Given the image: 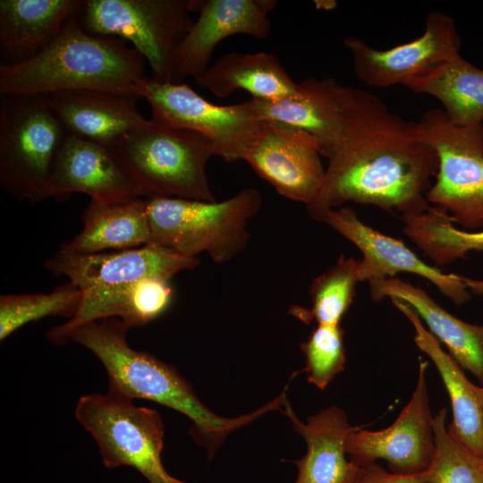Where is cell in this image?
<instances>
[{
	"mask_svg": "<svg viewBox=\"0 0 483 483\" xmlns=\"http://www.w3.org/2000/svg\"><path fill=\"white\" fill-rule=\"evenodd\" d=\"M326 158L322 185L306 206L317 221L350 201L401 216L430 207L426 194L438 167L435 150L417 122L404 120L364 89L352 87L341 137Z\"/></svg>",
	"mask_w": 483,
	"mask_h": 483,
	"instance_id": "6da1fadb",
	"label": "cell"
},
{
	"mask_svg": "<svg viewBox=\"0 0 483 483\" xmlns=\"http://www.w3.org/2000/svg\"><path fill=\"white\" fill-rule=\"evenodd\" d=\"M121 319L102 318L84 323L64 338L90 351L106 370L108 390L131 399L156 402L187 416L192 425L190 434L213 458L227 436L269 411L281 409L277 396L255 411L225 418L211 411L196 395L176 369L152 354L131 348L126 339L129 330Z\"/></svg>",
	"mask_w": 483,
	"mask_h": 483,
	"instance_id": "7a4b0ae2",
	"label": "cell"
},
{
	"mask_svg": "<svg viewBox=\"0 0 483 483\" xmlns=\"http://www.w3.org/2000/svg\"><path fill=\"white\" fill-rule=\"evenodd\" d=\"M145 65V59L124 40L88 32L76 15L32 58L0 64V95L43 96L90 89L137 96Z\"/></svg>",
	"mask_w": 483,
	"mask_h": 483,
	"instance_id": "3957f363",
	"label": "cell"
},
{
	"mask_svg": "<svg viewBox=\"0 0 483 483\" xmlns=\"http://www.w3.org/2000/svg\"><path fill=\"white\" fill-rule=\"evenodd\" d=\"M150 243L182 256L207 251L216 263H225L247 245L249 221L262 207L255 188H245L223 201L168 197L146 199Z\"/></svg>",
	"mask_w": 483,
	"mask_h": 483,
	"instance_id": "277c9868",
	"label": "cell"
},
{
	"mask_svg": "<svg viewBox=\"0 0 483 483\" xmlns=\"http://www.w3.org/2000/svg\"><path fill=\"white\" fill-rule=\"evenodd\" d=\"M114 148L146 199L216 201L206 168L216 151L202 134L146 118L120 138Z\"/></svg>",
	"mask_w": 483,
	"mask_h": 483,
	"instance_id": "5b68a950",
	"label": "cell"
},
{
	"mask_svg": "<svg viewBox=\"0 0 483 483\" xmlns=\"http://www.w3.org/2000/svg\"><path fill=\"white\" fill-rule=\"evenodd\" d=\"M67 133L43 96H1L0 185L13 198L38 202Z\"/></svg>",
	"mask_w": 483,
	"mask_h": 483,
	"instance_id": "8992f818",
	"label": "cell"
},
{
	"mask_svg": "<svg viewBox=\"0 0 483 483\" xmlns=\"http://www.w3.org/2000/svg\"><path fill=\"white\" fill-rule=\"evenodd\" d=\"M191 0H84L78 20L88 32L131 42L150 78L179 83L175 55L194 21Z\"/></svg>",
	"mask_w": 483,
	"mask_h": 483,
	"instance_id": "52a82bcc",
	"label": "cell"
},
{
	"mask_svg": "<svg viewBox=\"0 0 483 483\" xmlns=\"http://www.w3.org/2000/svg\"><path fill=\"white\" fill-rule=\"evenodd\" d=\"M75 417L96 441L106 468L132 467L149 483H187L163 465L164 424L156 410L108 390L80 397Z\"/></svg>",
	"mask_w": 483,
	"mask_h": 483,
	"instance_id": "ba28073f",
	"label": "cell"
},
{
	"mask_svg": "<svg viewBox=\"0 0 483 483\" xmlns=\"http://www.w3.org/2000/svg\"><path fill=\"white\" fill-rule=\"evenodd\" d=\"M417 125L438 159L428 202L466 231L483 227V123L455 124L443 109L432 108Z\"/></svg>",
	"mask_w": 483,
	"mask_h": 483,
	"instance_id": "9c48e42d",
	"label": "cell"
},
{
	"mask_svg": "<svg viewBox=\"0 0 483 483\" xmlns=\"http://www.w3.org/2000/svg\"><path fill=\"white\" fill-rule=\"evenodd\" d=\"M135 93L148 101L152 121L202 134L213 143L216 156L229 163L243 160L264 120L250 99L215 105L183 82H159L145 76Z\"/></svg>",
	"mask_w": 483,
	"mask_h": 483,
	"instance_id": "30bf717a",
	"label": "cell"
},
{
	"mask_svg": "<svg viewBox=\"0 0 483 483\" xmlns=\"http://www.w3.org/2000/svg\"><path fill=\"white\" fill-rule=\"evenodd\" d=\"M426 371L427 362L420 360L413 393L389 427L380 430L358 427L348 436L345 451L352 462L364 466L385 460L390 471L399 474L428 470L435 437Z\"/></svg>",
	"mask_w": 483,
	"mask_h": 483,
	"instance_id": "8fae6325",
	"label": "cell"
},
{
	"mask_svg": "<svg viewBox=\"0 0 483 483\" xmlns=\"http://www.w3.org/2000/svg\"><path fill=\"white\" fill-rule=\"evenodd\" d=\"M320 145L301 128L264 119L243 160L283 197L311 203L324 181Z\"/></svg>",
	"mask_w": 483,
	"mask_h": 483,
	"instance_id": "7c38bea8",
	"label": "cell"
},
{
	"mask_svg": "<svg viewBox=\"0 0 483 483\" xmlns=\"http://www.w3.org/2000/svg\"><path fill=\"white\" fill-rule=\"evenodd\" d=\"M343 46L352 58L355 75L370 87L405 85L430 68L460 55L462 38L453 19L441 12L428 13L424 33L386 50L373 48L349 36Z\"/></svg>",
	"mask_w": 483,
	"mask_h": 483,
	"instance_id": "4fadbf2b",
	"label": "cell"
},
{
	"mask_svg": "<svg viewBox=\"0 0 483 483\" xmlns=\"http://www.w3.org/2000/svg\"><path fill=\"white\" fill-rule=\"evenodd\" d=\"M361 252L358 260L360 282L394 278L399 273H411L433 284L438 291L460 306L471 293L462 275L448 274L420 259L401 240L388 236L363 223L349 207L330 210L323 218Z\"/></svg>",
	"mask_w": 483,
	"mask_h": 483,
	"instance_id": "5bb4252c",
	"label": "cell"
},
{
	"mask_svg": "<svg viewBox=\"0 0 483 483\" xmlns=\"http://www.w3.org/2000/svg\"><path fill=\"white\" fill-rule=\"evenodd\" d=\"M198 257L182 256L172 250L147 244L135 249L97 253H72L58 250L45 267L55 275H65L81 291L124 285L143 278L170 281L182 270H191Z\"/></svg>",
	"mask_w": 483,
	"mask_h": 483,
	"instance_id": "9a60e30c",
	"label": "cell"
},
{
	"mask_svg": "<svg viewBox=\"0 0 483 483\" xmlns=\"http://www.w3.org/2000/svg\"><path fill=\"white\" fill-rule=\"evenodd\" d=\"M75 192L104 202L144 197L114 146L67 134L53 166L48 199L62 201Z\"/></svg>",
	"mask_w": 483,
	"mask_h": 483,
	"instance_id": "2e32d148",
	"label": "cell"
},
{
	"mask_svg": "<svg viewBox=\"0 0 483 483\" xmlns=\"http://www.w3.org/2000/svg\"><path fill=\"white\" fill-rule=\"evenodd\" d=\"M275 6V0H191V12L199 13V17L176 51L179 82L203 73L215 48L226 38L243 34L267 38L272 29L269 13Z\"/></svg>",
	"mask_w": 483,
	"mask_h": 483,
	"instance_id": "e0dca14e",
	"label": "cell"
},
{
	"mask_svg": "<svg viewBox=\"0 0 483 483\" xmlns=\"http://www.w3.org/2000/svg\"><path fill=\"white\" fill-rule=\"evenodd\" d=\"M43 97L67 134L110 146L146 119L135 95L82 89Z\"/></svg>",
	"mask_w": 483,
	"mask_h": 483,
	"instance_id": "ac0fdd59",
	"label": "cell"
},
{
	"mask_svg": "<svg viewBox=\"0 0 483 483\" xmlns=\"http://www.w3.org/2000/svg\"><path fill=\"white\" fill-rule=\"evenodd\" d=\"M352 87L332 78H308L298 82L295 95L278 99L250 98L262 119L287 123L311 133L327 157L338 142Z\"/></svg>",
	"mask_w": 483,
	"mask_h": 483,
	"instance_id": "d6986e66",
	"label": "cell"
},
{
	"mask_svg": "<svg viewBox=\"0 0 483 483\" xmlns=\"http://www.w3.org/2000/svg\"><path fill=\"white\" fill-rule=\"evenodd\" d=\"M282 408L307 444L306 454L294 462L298 469L294 483H352L360 466L347 458L345 442L358 427L349 424L344 411L330 406L303 422L287 398Z\"/></svg>",
	"mask_w": 483,
	"mask_h": 483,
	"instance_id": "ffe728a7",
	"label": "cell"
},
{
	"mask_svg": "<svg viewBox=\"0 0 483 483\" xmlns=\"http://www.w3.org/2000/svg\"><path fill=\"white\" fill-rule=\"evenodd\" d=\"M390 300L411 324L415 344L429 357L444 382L453 413L452 422L447 425L449 434L483 457V386L473 384L466 377L462 367L443 349L409 304L395 298Z\"/></svg>",
	"mask_w": 483,
	"mask_h": 483,
	"instance_id": "44dd1931",
	"label": "cell"
},
{
	"mask_svg": "<svg viewBox=\"0 0 483 483\" xmlns=\"http://www.w3.org/2000/svg\"><path fill=\"white\" fill-rule=\"evenodd\" d=\"M82 293L77 313L47 333L54 344L63 345L72 330L93 320L115 318L129 328L145 326L167 309L173 297L169 281L157 277L143 278L117 287L89 289Z\"/></svg>",
	"mask_w": 483,
	"mask_h": 483,
	"instance_id": "7402d4cb",
	"label": "cell"
},
{
	"mask_svg": "<svg viewBox=\"0 0 483 483\" xmlns=\"http://www.w3.org/2000/svg\"><path fill=\"white\" fill-rule=\"evenodd\" d=\"M369 284L373 300L395 298L409 304L462 369L483 385V325L470 324L456 318L423 289L400 278Z\"/></svg>",
	"mask_w": 483,
	"mask_h": 483,
	"instance_id": "603a6c76",
	"label": "cell"
},
{
	"mask_svg": "<svg viewBox=\"0 0 483 483\" xmlns=\"http://www.w3.org/2000/svg\"><path fill=\"white\" fill-rule=\"evenodd\" d=\"M81 4L80 0H1L0 64H20L40 53Z\"/></svg>",
	"mask_w": 483,
	"mask_h": 483,
	"instance_id": "cb8c5ba5",
	"label": "cell"
},
{
	"mask_svg": "<svg viewBox=\"0 0 483 483\" xmlns=\"http://www.w3.org/2000/svg\"><path fill=\"white\" fill-rule=\"evenodd\" d=\"M194 80L219 97H227L242 89L249 92L251 98L278 100L298 91V82L292 79L279 58L267 52L225 54Z\"/></svg>",
	"mask_w": 483,
	"mask_h": 483,
	"instance_id": "d4e9b609",
	"label": "cell"
},
{
	"mask_svg": "<svg viewBox=\"0 0 483 483\" xmlns=\"http://www.w3.org/2000/svg\"><path fill=\"white\" fill-rule=\"evenodd\" d=\"M81 231L59 250L72 253L123 250L150 243L146 199L123 202L91 199L84 210Z\"/></svg>",
	"mask_w": 483,
	"mask_h": 483,
	"instance_id": "484cf974",
	"label": "cell"
},
{
	"mask_svg": "<svg viewBox=\"0 0 483 483\" xmlns=\"http://www.w3.org/2000/svg\"><path fill=\"white\" fill-rule=\"evenodd\" d=\"M404 86L438 99L455 124L483 123V70L461 55L425 71Z\"/></svg>",
	"mask_w": 483,
	"mask_h": 483,
	"instance_id": "4316f807",
	"label": "cell"
},
{
	"mask_svg": "<svg viewBox=\"0 0 483 483\" xmlns=\"http://www.w3.org/2000/svg\"><path fill=\"white\" fill-rule=\"evenodd\" d=\"M403 233L438 266L483 251V230L469 232L455 226L442 208L430 206L419 214L401 216Z\"/></svg>",
	"mask_w": 483,
	"mask_h": 483,
	"instance_id": "83f0119b",
	"label": "cell"
},
{
	"mask_svg": "<svg viewBox=\"0 0 483 483\" xmlns=\"http://www.w3.org/2000/svg\"><path fill=\"white\" fill-rule=\"evenodd\" d=\"M82 297V291L70 281L47 293L1 295L0 340L4 341L26 324L47 317L72 318Z\"/></svg>",
	"mask_w": 483,
	"mask_h": 483,
	"instance_id": "f1b7e54d",
	"label": "cell"
},
{
	"mask_svg": "<svg viewBox=\"0 0 483 483\" xmlns=\"http://www.w3.org/2000/svg\"><path fill=\"white\" fill-rule=\"evenodd\" d=\"M358 260L341 255L336 263L315 278L310 286L311 309L292 311L304 321L318 325H340L356 292Z\"/></svg>",
	"mask_w": 483,
	"mask_h": 483,
	"instance_id": "f546056e",
	"label": "cell"
},
{
	"mask_svg": "<svg viewBox=\"0 0 483 483\" xmlns=\"http://www.w3.org/2000/svg\"><path fill=\"white\" fill-rule=\"evenodd\" d=\"M446 417L445 407L434 416L435 452L428 483H483V457L449 434Z\"/></svg>",
	"mask_w": 483,
	"mask_h": 483,
	"instance_id": "4dcf8cb0",
	"label": "cell"
},
{
	"mask_svg": "<svg viewBox=\"0 0 483 483\" xmlns=\"http://www.w3.org/2000/svg\"><path fill=\"white\" fill-rule=\"evenodd\" d=\"M308 381L325 389L345 366L343 330L340 325H318L301 344Z\"/></svg>",
	"mask_w": 483,
	"mask_h": 483,
	"instance_id": "1f68e13d",
	"label": "cell"
},
{
	"mask_svg": "<svg viewBox=\"0 0 483 483\" xmlns=\"http://www.w3.org/2000/svg\"><path fill=\"white\" fill-rule=\"evenodd\" d=\"M428 470L419 474H399L375 463L360 466L352 483H428Z\"/></svg>",
	"mask_w": 483,
	"mask_h": 483,
	"instance_id": "d6a6232c",
	"label": "cell"
},
{
	"mask_svg": "<svg viewBox=\"0 0 483 483\" xmlns=\"http://www.w3.org/2000/svg\"><path fill=\"white\" fill-rule=\"evenodd\" d=\"M464 283L470 293L483 296V279H474L463 276Z\"/></svg>",
	"mask_w": 483,
	"mask_h": 483,
	"instance_id": "836d02e7",
	"label": "cell"
}]
</instances>
